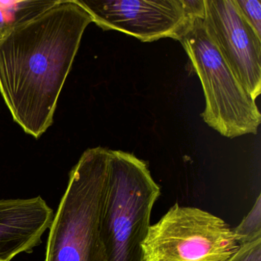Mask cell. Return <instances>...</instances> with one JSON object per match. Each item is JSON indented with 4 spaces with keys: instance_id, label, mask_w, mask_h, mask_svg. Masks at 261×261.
I'll return each instance as SVG.
<instances>
[{
    "instance_id": "obj_1",
    "label": "cell",
    "mask_w": 261,
    "mask_h": 261,
    "mask_svg": "<svg viewBox=\"0 0 261 261\" xmlns=\"http://www.w3.org/2000/svg\"><path fill=\"white\" fill-rule=\"evenodd\" d=\"M91 22L77 0H57L0 39V94L29 135L39 139L53 125L59 96Z\"/></svg>"
},
{
    "instance_id": "obj_6",
    "label": "cell",
    "mask_w": 261,
    "mask_h": 261,
    "mask_svg": "<svg viewBox=\"0 0 261 261\" xmlns=\"http://www.w3.org/2000/svg\"><path fill=\"white\" fill-rule=\"evenodd\" d=\"M102 30H115L143 42L169 38L181 42L197 19L204 0H77Z\"/></svg>"
},
{
    "instance_id": "obj_4",
    "label": "cell",
    "mask_w": 261,
    "mask_h": 261,
    "mask_svg": "<svg viewBox=\"0 0 261 261\" xmlns=\"http://www.w3.org/2000/svg\"><path fill=\"white\" fill-rule=\"evenodd\" d=\"M180 42L202 85L205 98V109L201 114L204 121L227 138L256 135L261 122L256 102L207 36L203 19H197Z\"/></svg>"
},
{
    "instance_id": "obj_3",
    "label": "cell",
    "mask_w": 261,
    "mask_h": 261,
    "mask_svg": "<svg viewBox=\"0 0 261 261\" xmlns=\"http://www.w3.org/2000/svg\"><path fill=\"white\" fill-rule=\"evenodd\" d=\"M160 192L144 161L129 152L111 150L109 186L101 220L108 261H143L142 244Z\"/></svg>"
},
{
    "instance_id": "obj_12",
    "label": "cell",
    "mask_w": 261,
    "mask_h": 261,
    "mask_svg": "<svg viewBox=\"0 0 261 261\" xmlns=\"http://www.w3.org/2000/svg\"><path fill=\"white\" fill-rule=\"evenodd\" d=\"M227 261H261V238L241 245Z\"/></svg>"
},
{
    "instance_id": "obj_9",
    "label": "cell",
    "mask_w": 261,
    "mask_h": 261,
    "mask_svg": "<svg viewBox=\"0 0 261 261\" xmlns=\"http://www.w3.org/2000/svg\"><path fill=\"white\" fill-rule=\"evenodd\" d=\"M57 0H27V1H0L5 19L7 33L19 24L23 23L37 16Z\"/></svg>"
},
{
    "instance_id": "obj_2",
    "label": "cell",
    "mask_w": 261,
    "mask_h": 261,
    "mask_svg": "<svg viewBox=\"0 0 261 261\" xmlns=\"http://www.w3.org/2000/svg\"><path fill=\"white\" fill-rule=\"evenodd\" d=\"M110 152L87 149L69 174L50 226L45 261H108L101 220L109 186Z\"/></svg>"
},
{
    "instance_id": "obj_8",
    "label": "cell",
    "mask_w": 261,
    "mask_h": 261,
    "mask_svg": "<svg viewBox=\"0 0 261 261\" xmlns=\"http://www.w3.org/2000/svg\"><path fill=\"white\" fill-rule=\"evenodd\" d=\"M53 209L41 196L0 199V261L32 253L54 218Z\"/></svg>"
},
{
    "instance_id": "obj_7",
    "label": "cell",
    "mask_w": 261,
    "mask_h": 261,
    "mask_svg": "<svg viewBox=\"0 0 261 261\" xmlns=\"http://www.w3.org/2000/svg\"><path fill=\"white\" fill-rule=\"evenodd\" d=\"M203 24L238 82L256 100L261 92V39L233 0H204Z\"/></svg>"
},
{
    "instance_id": "obj_14",
    "label": "cell",
    "mask_w": 261,
    "mask_h": 261,
    "mask_svg": "<svg viewBox=\"0 0 261 261\" xmlns=\"http://www.w3.org/2000/svg\"><path fill=\"white\" fill-rule=\"evenodd\" d=\"M1 37H2V36H1V35H0V39H1Z\"/></svg>"
},
{
    "instance_id": "obj_10",
    "label": "cell",
    "mask_w": 261,
    "mask_h": 261,
    "mask_svg": "<svg viewBox=\"0 0 261 261\" xmlns=\"http://www.w3.org/2000/svg\"><path fill=\"white\" fill-rule=\"evenodd\" d=\"M260 195H258L253 208L233 229L240 244H247L261 238Z\"/></svg>"
},
{
    "instance_id": "obj_11",
    "label": "cell",
    "mask_w": 261,
    "mask_h": 261,
    "mask_svg": "<svg viewBox=\"0 0 261 261\" xmlns=\"http://www.w3.org/2000/svg\"><path fill=\"white\" fill-rule=\"evenodd\" d=\"M244 20L261 39V2L259 0H233Z\"/></svg>"
},
{
    "instance_id": "obj_13",
    "label": "cell",
    "mask_w": 261,
    "mask_h": 261,
    "mask_svg": "<svg viewBox=\"0 0 261 261\" xmlns=\"http://www.w3.org/2000/svg\"><path fill=\"white\" fill-rule=\"evenodd\" d=\"M6 33H7V27H6L5 19H4L2 8L0 7V35L3 36Z\"/></svg>"
},
{
    "instance_id": "obj_5",
    "label": "cell",
    "mask_w": 261,
    "mask_h": 261,
    "mask_svg": "<svg viewBox=\"0 0 261 261\" xmlns=\"http://www.w3.org/2000/svg\"><path fill=\"white\" fill-rule=\"evenodd\" d=\"M241 244L219 217L175 203L152 224L143 241V261H227Z\"/></svg>"
}]
</instances>
